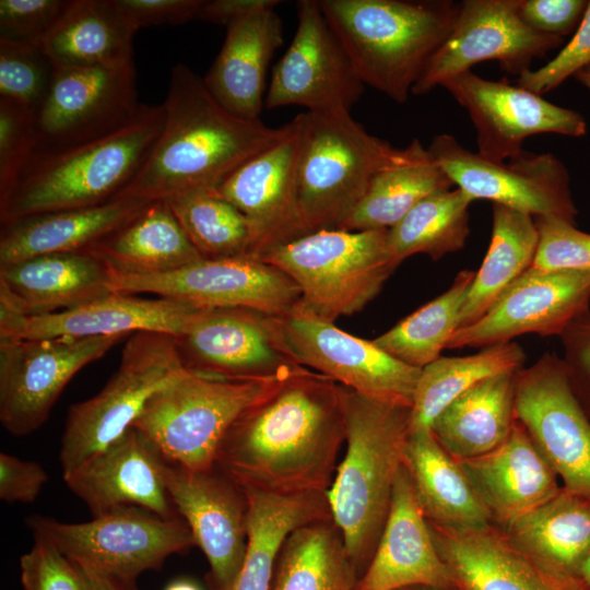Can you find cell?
Masks as SVG:
<instances>
[{"mask_svg":"<svg viewBox=\"0 0 590 590\" xmlns=\"http://www.w3.org/2000/svg\"><path fill=\"white\" fill-rule=\"evenodd\" d=\"M410 414V406L349 389L346 452L327 497L355 577L366 570L384 530L403 465Z\"/></svg>","mask_w":590,"mask_h":590,"instance_id":"3","label":"cell"},{"mask_svg":"<svg viewBox=\"0 0 590 590\" xmlns=\"http://www.w3.org/2000/svg\"><path fill=\"white\" fill-rule=\"evenodd\" d=\"M164 477L177 512L209 562L215 589L224 590L238 573L247 547L245 489L216 465L188 470L165 460Z\"/></svg>","mask_w":590,"mask_h":590,"instance_id":"23","label":"cell"},{"mask_svg":"<svg viewBox=\"0 0 590 590\" xmlns=\"http://www.w3.org/2000/svg\"><path fill=\"white\" fill-rule=\"evenodd\" d=\"M187 370L227 379H259L299 367L278 346L270 316L247 308H199L174 337Z\"/></svg>","mask_w":590,"mask_h":590,"instance_id":"22","label":"cell"},{"mask_svg":"<svg viewBox=\"0 0 590 590\" xmlns=\"http://www.w3.org/2000/svg\"><path fill=\"white\" fill-rule=\"evenodd\" d=\"M349 389L302 367L231 425L215 465L244 488L327 493L346 437Z\"/></svg>","mask_w":590,"mask_h":590,"instance_id":"1","label":"cell"},{"mask_svg":"<svg viewBox=\"0 0 590 590\" xmlns=\"http://www.w3.org/2000/svg\"><path fill=\"white\" fill-rule=\"evenodd\" d=\"M519 0H465L450 34L433 56L412 94L424 95L479 62L498 61L518 78L535 58L563 44L562 37L538 33L518 14Z\"/></svg>","mask_w":590,"mask_h":590,"instance_id":"17","label":"cell"},{"mask_svg":"<svg viewBox=\"0 0 590 590\" xmlns=\"http://www.w3.org/2000/svg\"><path fill=\"white\" fill-rule=\"evenodd\" d=\"M81 590H138L134 582L88 573L75 567Z\"/></svg>","mask_w":590,"mask_h":590,"instance_id":"56","label":"cell"},{"mask_svg":"<svg viewBox=\"0 0 590 590\" xmlns=\"http://www.w3.org/2000/svg\"><path fill=\"white\" fill-rule=\"evenodd\" d=\"M55 72L56 67L39 45L0 39V98L36 113Z\"/></svg>","mask_w":590,"mask_h":590,"instance_id":"45","label":"cell"},{"mask_svg":"<svg viewBox=\"0 0 590 590\" xmlns=\"http://www.w3.org/2000/svg\"><path fill=\"white\" fill-rule=\"evenodd\" d=\"M161 134L146 161L118 197L168 200L212 191L287 132L243 119L221 106L188 66L172 68Z\"/></svg>","mask_w":590,"mask_h":590,"instance_id":"2","label":"cell"},{"mask_svg":"<svg viewBox=\"0 0 590 590\" xmlns=\"http://www.w3.org/2000/svg\"><path fill=\"white\" fill-rule=\"evenodd\" d=\"M441 86L468 111L476 130L477 153L493 162L519 155L523 141L538 133L577 138L587 132L579 113L506 80H485L467 71Z\"/></svg>","mask_w":590,"mask_h":590,"instance_id":"19","label":"cell"},{"mask_svg":"<svg viewBox=\"0 0 590 590\" xmlns=\"http://www.w3.org/2000/svg\"><path fill=\"white\" fill-rule=\"evenodd\" d=\"M302 114L297 162L299 212L308 233L339 229L375 176L406 161L411 146L393 148L367 132L347 110Z\"/></svg>","mask_w":590,"mask_h":590,"instance_id":"6","label":"cell"},{"mask_svg":"<svg viewBox=\"0 0 590 590\" xmlns=\"http://www.w3.org/2000/svg\"><path fill=\"white\" fill-rule=\"evenodd\" d=\"M589 302L590 272L530 267L480 319L458 329L447 349H484L527 333L560 337Z\"/></svg>","mask_w":590,"mask_h":590,"instance_id":"21","label":"cell"},{"mask_svg":"<svg viewBox=\"0 0 590 590\" xmlns=\"http://www.w3.org/2000/svg\"><path fill=\"white\" fill-rule=\"evenodd\" d=\"M85 251L130 275L167 273L202 259L165 200L150 202Z\"/></svg>","mask_w":590,"mask_h":590,"instance_id":"34","label":"cell"},{"mask_svg":"<svg viewBox=\"0 0 590 590\" xmlns=\"http://www.w3.org/2000/svg\"><path fill=\"white\" fill-rule=\"evenodd\" d=\"M199 308L169 298L113 292L42 316L0 311V340L91 338L152 331L179 335Z\"/></svg>","mask_w":590,"mask_h":590,"instance_id":"26","label":"cell"},{"mask_svg":"<svg viewBox=\"0 0 590 590\" xmlns=\"http://www.w3.org/2000/svg\"><path fill=\"white\" fill-rule=\"evenodd\" d=\"M559 338L570 386L590 418V309L578 315Z\"/></svg>","mask_w":590,"mask_h":590,"instance_id":"51","label":"cell"},{"mask_svg":"<svg viewBox=\"0 0 590 590\" xmlns=\"http://www.w3.org/2000/svg\"><path fill=\"white\" fill-rule=\"evenodd\" d=\"M135 32L114 0H71L39 46L56 68H120L133 64Z\"/></svg>","mask_w":590,"mask_h":590,"instance_id":"35","label":"cell"},{"mask_svg":"<svg viewBox=\"0 0 590 590\" xmlns=\"http://www.w3.org/2000/svg\"><path fill=\"white\" fill-rule=\"evenodd\" d=\"M164 464L156 446L131 426L106 448L62 472V477L93 517L140 507L165 519H178L166 488Z\"/></svg>","mask_w":590,"mask_h":590,"instance_id":"24","label":"cell"},{"mask_svg":"<svg viewBox=\"0 0 590 590\" xmlns=\"http://www.w3.org/2000/svg\"><path fill=\"white\" fill-rule=\"evenodd\" d=\"M475 272L460 271L451 286L373 342L413 367L423 368L440 357L460 328L461 311Z\"/></svg>","mask_w":590,"mask_h":590,"instance_id":"43","label":"cell"},{"mask_svg":"<svg viewBox=\"0 0 590 590\" xmlns=\"http://www.w3.org/2000/svg\"><path fill=\"white\" fill-rule=\"evenodd\" d=\"M410 146L406 161L375 176L354 212L339 229H390L429 194L455 187L418 139H413Z\"/></svg>","mask_w":590,"mask_h":590,"instance_id":"39","label":"cell"},{"mask_svg":"<svg viewBox=\"0 0 590 590\" xmlns=\"http://www.w3.org/2000/svg\"><path fill=\"white\" fill-rule=\"evenodd\" d=\"M35 150V113L0 98V199L11 190Z\"/></svg>","mask_w":590,"mask_h":590,"instance_id":"47","label":"cell"},{"mask_svg":"<svg viewBox=\"0 0 590 590\" xmlns=\"http://www.w3.org/2000/svg\"><path fill=\"white\" fill-rule=\"evenodd\" d=\"M402 458L428 522L453 529L493 523L460 464L439 445L430 428L410 430Z\"/></svg>","mask_w":590,"mask_h":590,"instance_id":"32","label":"cell"},{"mask_svg":"<svg viewBox=\"0 0 590 590\" xmlns=\"http://www.w3.org/2000/svg\"><path fill=\"white\" fill-rule=\"evenodd\" d=\"M428 526L459 590H590L580 577L557 573L517 547L494 523L473 529Z\"/></svg>","mask_w":590,"mask_h":590,"instance_id":"25","label":"cell"},{"mask_svg":"<svg viewBox=\"0 0 590 590\" xmlns=\"http://www.w3.org/2000/svg\"><path fill=\"white\" fill-rule=\"evenodd\" d=\"M397 590H459L458 587H435V586H427V585H416V586H409L403 587Z\"/></svg>","mask_w":590,"mask_h":590,"instance_id":"58","label":"cell"},{"mask_svg":"<svg viewBox=\"0 0 590 590\" xmlns=\"http://www.w3.org/2000/svg\"><path fill=\"white\" fill-rule=\"evenodd\" d=\"M580 578L590 589V554L581 568Z\"/></svg>","mask_w":590,"mask_h":590,"instance_id":"60","label":"cell"},{"mask_svg":"<svg viewBox=\"0 0 590 590\" xmlns=\"http://www.w3.org/2000/svg\"><path fill=\"white\" fill-rule=\"evenodd\" d=\"M500 529L548 568L580 577L590 554V499L562 486L552 498Z\"/></svg>","mask_w":590,"mask_h":590,"instance_id":"37","label":"cell"},{"mask_svg":"<svg viewBox=\"0 0 590 590\" xmlns=\"http://www.w3.org/2000/svg\"><path fill=\"white\" fill-rule=\"evenodd\" d=\"M20 570L23 590H81L75 566L42 536L21 556Z\"/></svg>","mask_w":590,"mask_h":590,"instance_id":"49","label":"cell"},{"mask_svg":"<svg viewBox=\"0 0 590 590\" xmlns=\"http://www.w3.org/2000/svg\"><path fill=\"white\" fill-rule=\"evenodd\" d=\"M149 203L117 197L95 206L33 214L1 224L0 266L40 255L85 251Z\"/></svg>","mask_w":590,"mask_h":590,"instance_id":"31","label":"cell"},{"mask_svg":"<svg viewBox=\"0 0 590 590\" xmlns=\"http://www.w3.org/2000/svg\"><path fill=\"white\" fill-rule=\"evenodd\" d=\"M71 0H1L0 39L40 45Z\"/></svg>","mask_w":590,"mask_h":590,"instance_id":"48","label":"cell"},{"mask_svg":"<svg viewBox=\"0 0 590 590\" xmlns=\"http://www.w3.org/2000/svg\"><path fill=\"white\" fill-rule=\"evenodd\" d=\"M283 44V25L275 8L256 11L227 26L220 52L203 76L215 98L231 114L260 119L267 72Z\"/></svg>","mask_w":590,"mask_h":590,"instance_id":"30","label":"cell"},{"mask_svg":"<svg viewBox=\"0 0 590 590\" xmlns=\"http://www.w3.org/2000/svg\"><path fill=\"white\" fill-rule=\"evenodd\" d=\"M48 475L44 468L31 460H23L7 452L0 453V498L7 503H32Z\"/></svg>","mask_w":590,"mask_h":590,"instance_id":"54","label":"cell"},{"mask_svg":"<svg viewBox=\"0 0 590 590\" xmlns=\"http://www.w3.org/2000/svg\"><path fill=\"white\" fill-rule=\"evenodd\" d=\"M165 590H199V588L189 581L179 580L170 583Z\"/></svg>","mask_w":590,"mask_h":590,"instance_id":"59","label":"cell"},{"mask_svg":"<svg viewBox=\"0 0 590 590\" xmlns=\"http://www.w3.org/2000/svg\"><path fill=\"white\" fill-rule=\"evenodd\" d=\"M110 271L113 292L150 293L197 308L236 307L282 316L302 299L298 286L284 272L249 256L201 259L154 275Z\"/></svg>","mask_w":590,"mask_h":590,"instance_id":"13","label":"cell"},{"mask_svg":"<svg viewBox=\"0 0 590 590\" xmlns=\"http://www.w3.org/2000/svg\"><path fill=\"white\" fill-rule=\"evenodd\" d=\"M539 246L532 267L590 272V234L553 216H535Z\"/></svg>","mask_w":590,"mask_h":590,"instance_id":"46","label":"cell"},{"mask_svg":"<svg viewBox=\"0 0 590 590\" xmlns=\"http://www.w3.org/2000/svg\"><path fill=\"white\" fill-rule=\"evenodd\" d=\"M270 320L278 346L297 365L359 394L412 406L421 368L393 357L373 340L341 330L302 302L285 315L270 316Z\"/></svg>","mask_w":590,"mask_h":590,"instance_id":"11","label":"cell"},{"mask_svg":"<svg viewBox=\"0 0 590 590\" xmlns=\"http://www.w3.org/2000/svg\"><path fill=\"white\" fill-rule=\"evenodd\" d=\"M302 129L303 114H298L288 122L283 138L212 190L245 215L250 233L249 257L259 258L308 234L297 198Z\"/></svg>","mask_w":590,"mask_h":590,"instance_id":"20","label":"cell"},{"mask_svg":"<svg viewBox=\"0 0 590 590\" xmlns=\"http://www.w3.org/2000/svg\"><path fill=\"white\" fill-rule=\"evenodd\" d=\"M244 489L249 504L247 547L238 573L224 590H270L286 538L302 526L332 519L327 493L279 495Z\"/></svg>","mask_w":590,"mask_h":590,"instance_id":"33","label":"cell"},{"mask_svg":"<svg viewBox=\"0 0 590 590\" xmlns=\"http://www.w3.org/2000/svg\"><path fill=\"white\" fill-rule=\"evenodd\" d=\"M515 413L563 487L590 499V418L562 358L546 353L516 373Z\"/></svg>","mask_w":590,"mask_h":590,"instance_id":"15","label":"cell"},{"mask_svg":"<svg viewBox=\"0 0 590 590\" xmlns=\"http://www.w3.org/2000/svg\"><path fill=\"white\" fill-rule=\"evenodd\" d=\"M364 85L405 103L445 43L460 3L450 0H318Z\"/></svg>","mask_w":590,"mask_h":590,"instance_id":"4","label":"cell"},{"mask_svg":"<svg viewBox=\"0 0 590 590\" xmlns=\"http://www.w3.org/2000/svg\"><path fill=\"white\" fill-rule=\"evenodd\" d=\"M458 463L487 508L492 522L500 528L548 500L562 487L517 418L498 447Z\"/></svg>","mask_w":590,"mask_h":590,"instance_id":"29","label":"cell"},{"mask_svg":"<svg viewBox=\"0 0 590 590\" xmlns=\"http://www.w3.org/2000/svg\"><path fill=\"white\" fill-rule=\"evenodd\" d=\"M186 371L174 335L152 331L132 333L117 370L102 390L69 409L59 453L62 472L125 434L148 401Z\"/></svg>","mask_w":590,"mask_h":590,"instance_id":"9","label":"cell"},{"mask_svg":"<svg viewBox=\"0 0 590 590\" xmlns=\"http://www.w3.org/2000/svg\"><path fill=\"white\" fill-rule=\"evenodd\" d=\"M427 151L472 202L491 200L534 217L553 216L575 224L578 211L569 189L568 170L551 153L523 150L507 162H493L446 133L435 135Z\"/></svg>","mask_w":590,"mask_h":590,"instance_id":"12","label":"cell"},{"mask_svg":"<svg viewBox=\"0 0 590 590\" xmlns=\"http://www.w3.org/2000/svg\"><path fill=\"white\" fill-rule=\"evenodd\" d=\"M516 373L480 381L434 420V437L455 460L483 456L508 437L516 422Z\"/></svg>","mask_w":590,"mask_h":590,"instance_id":"36","label":"cell"},{"mask_svg":"<svg viewBox=\"0 0 590 590\" xmlns=\"http://www.w3.org/2000/svg\"><path fill=\"white\" fill-rule=\"evenodd\" d=\"M587 5L585 0H519L518 14L531 30L563 38L577 30Z\"/></svg>","mask_w":590,"mask_h":590,"instance_id":"52","label":"cell"},{"mask_svg":"<svg viewBox=\"0 0 590 590\" xmlns=\"http://www.w3.org/2000/svg\"><path fill=\"white\" fill-rule=\"evenodd\" d=\"M299 368L259 379H227L187 370L148 401L132 426L166 461L188 470L210 469L215 465L224 435L239 415Z\"/></svg>","mask_w":590,"mask_h":590,"instance_id":"8","label":"cell"},{"mask_svg":"<svg viewBox=\"0 0 590 590\" xmlns=\"http://www.w3.org/2000/svg\"><path fill=\"white\" fill-rule=\"evenodd\" d=\"M164 119L163 105H142L133 119L103 138L32 156L0 199L1 224L33 214L95 206L117 198L150 155Z\"/></svg>","mask_w":590,"mask_h":590,"instance_id":"5","label":"cell"},{"mask_svg":"<svg viewBox=\"0 0 590 590\" xmlns=\"http://www.w3.org/2000/svg\"><path fill=\"white\" fill-rule=\"evenodd\" d=\"M279 0H203L198 20L226 27L262 9L276 8Z\"/></svg>","mask_w":590,"mask_h":590,"instance_id":"55","label":"cell"},{"mask_svg":"<svg viewBox=\"0 0 590 590\" xmlns=\"http://www.w3.org/2000/svg\"><path fill=\"white\" fill-rule=\"evenodd\" d=\"M284 272L302 304L329 321L361 311L399 266L388 229H319L257 258Z\"/></svg>","mask_w":590,"mask_h":590,"instance_id":"7","label":"cell"},{"mask_svg":"<svg viewBox=\"0 0 590 590\" xmlns=\"http://www.w3.org/2000/svg\"><path fill=\"white\" fill-rule=\"evenodd\" d=\"M202 259L248 256L245 215L213 191H192L165 200Z\"/></svg>","mask_w":590,"mask_h":590,"instance_id":"44","label":"cell"},{"mask_svg":"<svg viewBox=\"0 0 590 590\" xmlns=\"http://www.w3.org/2000/svg\"><path fill=\"white\" fill-rule=\"evenodd\" d=\"M135 69L56 68L35 113L34 155L61 152L123 127L139 113Z\"/></svg>","mask_w":590,"mask_h":590,"instance_id":"14","label":"cell"},{"mask_svg":"<svg viewBox=\"0 0 590 590\" xmlns=\"http://www.w3.org/2000/svg\"><path fill=\"white\" fill-rule=\"evenodd\" d=\"M342 535L332 519L294 530L284 541L270 590H342L355 585Z\"/></svg>","mask_w":590,"mask_h":590,"instance_id":"41","label":"cell"},{"mask_svg":"<svg viewBox=\"0 0 590 590\" xmlns=\"http://www.w3.org/2000/svg\"><path fill=\"white\" fill-rule=\"evenodd\" d=\"M539 239L532 215L494 204L491 243L467 293L460 328L480 319L502 293L532 267Z\"/></svg>","mask_w":590,"mask_h":590,"instance_id":"38","label":"cell"},{"mask_svg":"<svg viewBox=\"0 0 590 590\" xmlns=\"http://www.w3.org/2000/svg\"><path fill=\"white\" fill-rule=\"evenodd\" d=\"M353 586H354V585L346 586V587H344L342 590H354V589H353Z\"/></svg>","mask_w":590,"mask_h":590,"instance_id":"61","label":"cell"},{"mask_svg":"<svg viewBox=\"0 0 590 590\" xmlns=\"http://www.w3.org/2000/svg\"><path fill=\"white\" fill-rule=\"evenodd\" d=\"M471 203L457 187L426 197L388 229V247L393 260L400 264L408 257L424 253L437 261L461 250L469 236Z\"/></svg>","mask_w":590,"mask_h":590,"instance_id":"42","label":"cell"},{"mask_svg":"<svg viewBox=\"0 0 590 590\" xmlns=\"http://www.w3.org/2000/svg\"><path fill=\"white\" fill-rule=\"evenodd\" d=\"M109 293L110 268L88 251L40 255L0 266V311L15 316L58 312Z\"/></svg>","mask_w":590,"mask_h":590,"instance_id":"28","label":"cell"},{"mask_svg":"<svg viewBox=\"0 0 590 590\" xmlns=\"http://www.w3.org/2000/svg\"><path fill=\"white\" fill-rule=\"evenodd\" d=\"M26 524L75 567L132 582L196 545L182 518L165 519L140 507H121L76 523L32 515Z\"/></svg>","mask_w":590,"mask_h":590,"instance_id":"10","label":"cell"},{"mask_svg":"<svg viewBox=\"0 0 590 590\" xmlns=\"http://www.w3.org/2000/svg\"><path fill=\"white\" fill-rule=\"evenodd\" d=\"M526 354L515 342L495 344L461 357H439L422 368L410 414V430L430 428L456 398L480 381L523 368Z\"/></svg>","mask_w":590,"mask_h":590,"instance_id":"40","label":"cell"},{"mask_svg":"<svg viewBox=\"0 0 590 590\" xmlns=\"http://www.w3.org/2000/svg\"><path fill=\"white\" fill-rule=\"evenodd\" d=\"M590 64V1L569 43L545 66L522 73L520 87L542 95L560 85L568 76Z\"/></svg>","mask_w":590,"mask_h":590,"instance_id":"50","label":"cell"},{"mask_svg":"<svg viewBox=\"0 0 590 590\" xmlns=\"http://www.w3.org/2000/svg\"><path fill=\"white\" fill-rule=\"evenodd\" d=\"M296 8V33L272 70L266 108L298 105L307 111H350L364 83L318 0H299Z\"/></svg>","mask_w":590,"mask_h":590,"instance_id":"18","label":"cell"},{"mask_svg":"<svg viewBox=\"0 0 590 590\" xmlns=\"http://www.w3.org/2000/svg\"><path fill=\"white\" fill-rule=\"evenodd\" d=\"M135 30L152 25H178L198 20L203 0H114Z\"/></svg>","mask_w":590,"mask_h":590,"instance_id":"53","label":"cell"},{"mask_svg":"<svg viewBox=\"0 0 590 590\" xmlns=\"http://www.w3.org/2000/svg\"><path fill=\"white\" fill-rule=\"evenodd\" d=\"M574 76L590 91V64L577 71Z\"/></svg>","mask_w":590,"mask_h":590,"instance_id":"57","label":"cell"},{"mask_svg":"<svg viewBox=\"0 0 590 590\" xmlns=\"http://www.w3.org/2000/svg\"><path fill=\"white\" fill-rule=\"evenodd\" d=\"M416 585L457 587L436 550L410 475L402 465L376 550L353 589L397 590Z\"/></svg>","mask_w":590,"mask_h":590,"instance_id":"27","label":"cell"},{"mask_svg":"<svg viewBox=\"0 0 590 590\" xmlns=\"http://www.w3.org/2000/svg\"><path fill=\"white\" fill-rule=\"evenodd\" d=\"M0 340V422L13 436L37 430L71 378L126 337Z\"/></svg>","mask_w":590,"mask_h":590,"instance_id":"16","label":"cell"}]
</instances>
